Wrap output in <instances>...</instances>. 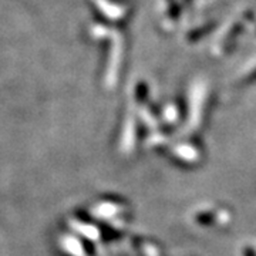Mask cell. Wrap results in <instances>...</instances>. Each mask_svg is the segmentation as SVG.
Instances as JSON below:
<instances>
[]
</instances>
